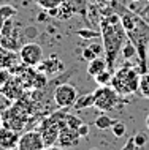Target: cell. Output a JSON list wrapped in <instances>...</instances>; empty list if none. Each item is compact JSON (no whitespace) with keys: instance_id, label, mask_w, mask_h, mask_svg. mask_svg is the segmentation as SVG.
<instances>
[{"instance_id":"cell-6","label":"cell","mask_w":149,"mask_h":150,"mask_svg":"<svg viewBox=\"0 0 149 150\" xmlns=\"http://www.w3.org/2000/svg\"><path fill=\"white\" fill-rule=\"evenodd\" d=\"M19 60L26 67H38L43 60V47L35 41H27L19 49Z\"/></svg>"},{"instance_id":"cell-20","label":"cell","mask_w":149,"mask_h":150,"mask_svg":"<svg viewBox=\"0 0 149 150\" xmlns=\"http://www.w3.org/2000/svg\"><path fill=\"white\" fill-rule=\"evenodd\" d=\"M122 57L124 59H132V57H136V47L132 41H128L127 44L122 46Z\"/></svg>"},{"instance_id":"cell-17","label":"cell","mask_w":149,"mask_h":150,"mask_svg":"<svg viewBox=\"0 0 149 150\" xmlns=\"http://www.w3.org/2000/svg\"><path fill=\"white\" fill-rule=\"evenodd\" d=\"M16 8L13 5H0V21H6V19H11L16 16Z\"/></svg>"},{"instance_id":"cell-22","label":"cell","mask_w":149,"mask_h":150,"mask_svg":"<svg viewBox=\"0 0 149 150\" xmlns=\"http://www.w3.org/2000/svg\"><path fill=\"white\" fill-rule=\"evenodd\" d=\"M111 131H113V134H114L116 137H122L124 134H125V123H122V122L118 120L114 125H113Z\"/></svg>"},{"instance_id":"cell-37","label":"cell","mask_w":149,"mask_h":150,"mask_svg":"<svg viewBox=\"0 0 149 150\" xmlns=\"http://www.w3.org/2000/svg\"><path fill=\"white\" fill-rule=\"evenodd\" d=\"M62 2H68V0H62Z\"/></svg>"},{"instance_id":"cell-11","label":"cell","mask_w":149,"mask_h":150,"mask_svg":"<svg viewBox=\"0 0 149 150\" xmlns=\"http://www.w3.org/2000/svg\"><path fill=\"white\" fill-rule=\"evenodd\" d=\"M0 47H2V49H8V51H14V52L18 49H21V43H19L16 30L10 35L0 36Z\"/></svg>"},{"instance_id":"cell-30","label":"cell","mask_w":149,"mask_h":150,"mask_svg":"<svg viewBox=\"0 0 149 150\" xmlns=\"http://www.w3.org/2000/svg\"><path fill=\"white\" fill-rule=\"evenodd\" d=\"M45 150H63L62 147H56V145H49V147H45Z\"/></svg>"},{"instance_id":"cell-19","label":"cell","mask_w":149,"mask_h":150,"mask_svg":"<svg viewBox=\"0 0 149 150\" xmlns=\"http://www.w3.org/2000/svg\"><path fill=\"white\" fill-rule=\"evenodd\" d=\"M34 2L41 10H51V8H57L62 3V0H34Z\"/></svg>"},{"instance_id":"cell-26","label":"cell","mask_w":149,"mask_h":150,"mask_svg":"<svg viewBox=\"0 0 149 150\" xmlns=\"http://www.w3.org/2000/svg\"><path fill=\"white\" fill-rule=\"evenodd\" d=\"M78 35L81 38H95L97 36V32H92V30H87V29H81L78 30Z\"/></svg>"},{"instance_id":"cell-31","label":"cell","mask_w":149,"mask_h":150,"mask_svg":"<svg viewBox=\"0 0 149 150\" xmlns=\"http://www.w3.org/2000/svg\"><path fill=\"white\" fill-rule=\"evenodd\" d=\"M144 123H146V128H148V131H149V114L146 117V120H144Z\"/></svg>"},{"instance_id":"cell-10","label":"cell","mask_w":149,"mask_h":150,"mask_svg":"<svg viewBox=\"0 0 149 150\" xmlns=\"http://www.w3.org/2000/svg\"><path fill=\"white\" fill-rule=\"evenodd\" d=\"M63 68V63L60 60L56 59V55H52L48 60H41V63H38V71L40 73H46V74H52V73H57Z\"/></svg>"},{"instance_id":"cell-24","label":"cell","mask_w":149,"mask_h":150,"mask_svg":"<svg viewBox=\"0 0 149 150\" xmlns=\"http://www.w3.org/2000/svg\"><path fill=\"white\" fill-rule=\"evenodd\" d=\"M95 57H98V55H97L94 51L91 49V46H86V47L83 49V59H84V60H87V62H91V60H94Z\"/></svg>"},{"instance_id":"cell-32","label":"cell","mask_w":149,"mask_h":150,"mask_svg":"<svg viewBox=\"0 0 149 150\" xmlns=\"http://www.w3.org/2000/svg\"><path fill=\"white\" fill-rule=\"evenodd\" d=\"M2 24H3V22L0 21V35H2Z\"/></svg>"},{"instance_id":"cell-14","label":"cell","mask_w":149,"mask_h":150,"mask_svg":"<svg viewBox=\"0 0 149 150\" xmlns=\"http://www.w3.org/2000/svg\"><path fill=\"white\" fill-rule=\"evenodd\" d=\"M75 109H87V108H94V92L91 93H86V95H81L78 96L76 103L73 104Z\"/></svg>"},{"instance_id":"cell-13","label":"cell","mask_w":149,"mask_h":150,"mask_svg":"<svg viewBox=\"0 0 149 150\" xmlns=\"http://www.w3.org/2000/svg\"><path fill=\"white\" fill-rule=\"evenodd\" d=\"M16 62H18V57L14 51L0 49V70H11Z\"/></svg>"},{"instance_id":"cell-15","label":"cell","mask_w":149,"mask_h":150,"mask_svg":"<svg viewBox=\"0 0 149 150\" xmlns=\"http://www.w3.org/2000/svg\"><path fill=\"white\" fill-rule=\"evenodd\" d=\"M116 122H118V119H111L110 115H100L95 119L94 125L98 129H110V128H113V125H114Z\"/></svg>"},{"instance_id":"cell-2","label":"cell","mask_w":149,"mask_h":150,"mask_svg":"<svg viewBox=\"0 0 149 150\" xmlns=\"http://www.w3.org/2000/svg\"><path fill=\"white\" fill-rule=\"evenodd\" d=\"M119 18L128 40L135 44L136 54L141 59V67H144V60H146L148 46H149V25L141 18H138L136 14L130 13L127 10L124 13H120Z\"/></svg>"},{"instance_id":"cell-25","label":"cell","mask_w":149,"mask_h":150,"mask_svg":"<svg viewBox=\"0 0 149 150\" xmlns=\"http://www.w3.org/2000/svg\"><path fill=\"white\" fill-rule=\"evenodd\" d=\"M10 81V70H0V88Z\"/></svg>"},{"instance_id":"cell-16","label":"cell","mask_w":149,"mask_h":150,"mask_svg":"<svg viewBox=\"0 0 149 150\" xmlns=\"http://www.w3.org/2000/svg\"><path fill=\"white\" fill-rule=\"evenodd\" d=\"M138 92L141 93L143 98L149 100V73H143V74H141V78H140Z\"/></svg>"},{"instance_id":"cell-27","label":"cell","mask_w":149,"mask_h":150,"mask_svg":"<svg viewBox=\"0 0 149 150\" xmlns=\"http://www.w3.org/2000/svg\"><path fill=\"white\" fill-rule=\"evenodd\" d=\"M136 149V145H135V139H133V136L132 137H128V141L125 142V145H124L120 150H135Z\"/></svg>"},{"instance_id":"cell-18","label":"cell","mask_w":149,"mask_h":150,"mask_svg":"<svg viewBox=\"0 0 149 150\" xmlns=\"http://www.w3.org/2000/svg\"><path fill=\"white\" fill-rule=\"evenodd\" d=\"M111 78H113V73L111 70H105L102 73H98L97 76H95V82L98 84V86H110V82H111Z\"/></svg>"},{"instance_id":"cell-35","label":"cell","mask_w":149,"mask_h":150,"mask_svg":"<svg viewBox=\"0 0 149 150\" xmlns=\"http://www.w3.org/2000/svg\"><path fill=\"white\" fill-rule=\"evenodd\" d=\"M148 57H149V46H148Z\"/></svg>"},{"instance_id":"cell-36","label":"cell","mask_w":149,"mask_h":150,"mask_svg":"<svg viewBox=\"0 0 149 150\" xmlns=\"http://www.w3.org/2000/svg\"><path fill=\"white\" fill-rule=\"evenodd\" d=\"M91 150H98V149H91Z\"/></svg>"},{"instance_id":"cell-39","label":"cell","mask_w":149,"mask_h":150,"mask_svg":"<svg viewBox=\"0 0 149 150\" xmlns=\"http://www.w3.org/2000/svg\"><path fill=\"white\" fill-rule=\"evenodd\" d=\"M0 149H2V147H0Z\"/></svg>"},{"instance_id":"cell-29","label":"cell","mask_w":149,"mask_h":150,"mask_svg":"<svg viewBox=\"0 0 149 150\" xmlns=\"http://www.w3.org/2000/svg\"><path fill=\"white\" fill-rule=\"evenodd\" d=\"M24 35L26 36H37V29L35 27H29V29L24 30Z\"/></svg>"},{"instance_id":"cell-33","label":"cell","mask_w":149,"mask_h":150,"mask_svg":"<svg viewBox=\"0 0 149 150\" xmlns=\"http://www.w3.org/2000/svg\"><path fill=\"white\" fill-rule=\"evenodd\" d=\"M103 2H108V3H110V2H113V0H103Z\"/></svg>"},{"instance_id":"cell-8","label":"cell","mask_w":149,"mask_h":150,"mask_svg":"<svg viewBox=\"0 0 149 150\" xmlns=\"http://www.w3.org/2000/svg\"><path fill=\"white\" fill-rule=\"evenodd\" d=\"M81 141V136H79L78 129L75 128H70V127H63L59 133V139L57 142L62 149H67V147H76Z\"/></svg>"},{"instance_id":"cell-21","label":"cell","mask_w":149,"mask_h":150,"mask_svg":"<svg viewBox=\"0 0 149 150\" xmlns=\"http://www.w3.org/2000/svg\"><path fill=\"white\" fill-rule=\"evenodd\" d=\"M65 122H67V127L75 128V129H78V128L83 125V120L79 119V117H76V115H68V114H67Z\"/></svg>"},{"instance_id":"cell-5","label":"cell","mask_w":149,"mask_h":150,"mask_svg":"<svg viewBox=\"0 0 149 150\" xmlns=\"http://www.w3.org/2000/svg\"><path fill=\"white\" fill-rule=\"evenodd\" d=\"M78 90H76L75 86L71 84H60V86L56 87L54 90V103L57 104L60 109H68V108H73V104L78 100Z\"/></svg>"},{"instance_id":"cell-12","label":"cell","mask_w":149,"mask_h":150,"mask_svg":"<svg viewBox=\"0 0 149 150\" xmlns=\"http://www.w3.org/2000/svg\"><path fill=\"white\" fill-rule=\"evenodd\" d=\"M105 70H108V62H106V59L102 57V55H98V57H95L94 60L87 62V73H89V76H92V78H95L98 73H102Z\"/></svg>"},{"instance_id":"cell-3","label":"cell","mask_w":149,"mask_h":150,"mask_svg":"<svg viewBox=\"0 0 149 150\" xmlns=\"http://www.w3.org/2000/svg\"><path fill=\"white\" fill-rule=\"evenodd\" d=\"M140 78H141V74L136 71V68L122 67V68H119V70H116L113 73L110 86L114 88L120 96H130V95H133L135 92H138Z\"/></svg>"},{"instance_id":"cell-28","label":"cell","mask_w":149,"mask_h":150,"mask_svg":"<svg viewBox=\"0 0 149 150\" xmlns=\"http://www.w3.org/2000/svg\"><path fill=\"white\" fill-rule=\"evenodd\" d=\"M78 133H79V136H81V137H86L87 134H89V125L83 123L81 127L78 128Z\"/></svg>"},{"instance_id":"cell-9","label":"cell","mask_w":149,"mask_h":150,"mask_svg":"<svg viewBox=\"0 0 149 150\" xmlns=\"http://www.w3.org/2000/svg\"><path fill=\"white\" fill-rule=\"evenodd\" d=\"M18 141H19V136L16 131L8 128H0V147L3 150L14 149L18 145Z\"/></svg>"},{"instance_id":"cell-23","label":"cell","mask_w":149,"mask_h":150,"mask_svg":"<svg viewBox=\"0 0 149 150\" xmlns=\"http://www.w3.org/2000/svg\"><path fill=\"white\" fill-rule=\"evenodd\" d=\"M133 139H135V145L138 149H141V147H144V145L148 144V136L144 134V133H136V134L133 136Z\"/></svg>"},{"instance_id":"cell-7","label":"cell","mask_w":149,"mask_h":150,"mask_svg":"<svg viewBox=\"0 0 149 150\" xmlns=\"http://www.w3.org/2000/svg\"><path fill=\"white\" fill-rule=\"evenodd\" d=\"M45 147L46 145L41 137V133L35 129L26 131L22 136H19L18 145H16L18 150H45Z\"/></svg>"},{"instance_id":"cell-34","label":"cell","mask_w":149,"mask_h":150,"mask_svg":"<svg viewBox=\"0 0 149 150\" xmlns=\"http://www.w3.org/2000/svg\"><path fill=\"white\" fill-rule=\"evenodd\" d=\"M0 125H2V115H0Z\"/></svg>"},{"instance_id":"cell-1","label":"cell","mask_w":149,"mask_h":150,"mask_svg":"<svg viewBox=\"0 0 149 150\" xmlns=\"http://www.w3.org/2000/svg\"><path fill=\"white\" fill-rule=\"evenodd\" d=\"M100 30H102V43L105 47L108 68L113 70L116 59H118L119 52L122 51V46L128 36L122 27L119 14H111L103 18L100 21Z\"/></svg>"},{"instance_id":"cell-4","label":"cell","mask_w":149,"mask_h":150,"mask_svg":"<svg viewBox=\"0 0 149 150\" xmlns=\"http://www.w3.org/2000/svg\"><path fill=\"white\" fill-rule=\"evenodd\" d=\"M119 101L120 95L111 86H98L97 90H94V108L103 112L114 111Z\"/></svg>"},{"instance_id":"cell-38","label":"cell","mask_w":149,"mask_h":150,"mask_svg":"<svg viewBox=\"0 0 149 150\" xmlns=\"http://www.w3.org/2000/svg\"><path fill=\"white\" fill-rule=\"evenodd\" d=\"M0 49H2V47H0Z\"/></svg>"}]
</instances>
